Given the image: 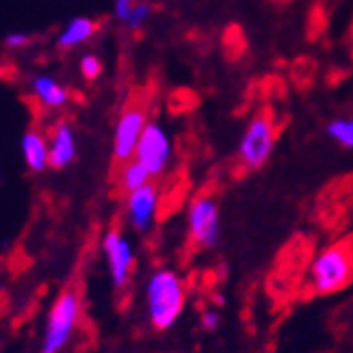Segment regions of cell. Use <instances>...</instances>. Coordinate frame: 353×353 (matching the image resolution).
I'll list each match as a JSON object with an SVG mask.
<instances>
[{
  "mask_svg": "<svg viewBox=\"0 0 353 353\" xmlns=\"http://www.w3.org/2000/svg\"><path fill=\"white\" fill-rule=\"evenodd\" d=\"M79 321H81V299L76 295V290H65V293H61L57 297L48 312V319H46L41 353L63 351L72 341Z\"/></svg>",
  "mask_w": 353,
  "mask_h": 353,
  "instance_id": "4",
  "label": "cell"
},
{
  "mask_svg": "<svg viewBox=\"0 0 353 353\" xmlns=\"http://www.w3.org/2000/svg\"><path fill=\"white\" fill-rule=\"evenodd\" d=\"M96 28H98V24L94 20H89V18H76V20H72L63 28V33H61L59 39H57V46H59V48H63V50H70V48H74V46L87 41L91 35L96 33Z\"/></svg>",
  "mask_w": 353,
  "mask_h": 353,
  "instance_id": "14",
  "label": "cell"
},
{
  "mask_svg": "<svg viewBox=\"0 0 353 353\" xmlns=\"http://www.w3.org/2000/svg\"><path fill=\"white\" fill-rule=\"evenodd\" d=\"M152 182V176L148 174L145 167L139 163V161H128L124 165H119V170H117V184H119V189L124 191V195L137 191V189H141L145 187V184Z\"/></svg>",
  "mask_w": 353,
  "mask_h": 353,
  "instance_id": "13",
  "label": "cell"
},
{
  "mask_svg": "<svg viewBox=\"0 0 353 353\" xmlns=\"http://www.w3.org/2000/svg\"><path fill=\"white\" fill-rule=\"evenodd\" d=\"M48 148H50L52 170H65L68 165H72L76 159V137H74L72 126L65 124V121L57 124L48 139Z\"/></svg>",
  "mask_w": 353,
  "mask_h": 353,
  "instance_id": "10",
  "label": "cell"
},
{
  "mask_svg": "<svg viewBox=\"0 0 353 353\" xmlns=\"http://www.w3.org/2000/svg\"><path fill=\"white\" fill-rule=\"evenodd\" d=\"M219 323H221V316L217 310H212V308L204 310L202 316H199V325H202L204 332H214L219 327Z\"/></svg>",
  "mask_w": 353,
  "mask_h": 353,
  "instance_id": "18",
  "label": "cell"
},
{
  "mask_svg": "<svg viewBox=\"0 0 353 353\" xmlns=\"http://www.w3.org/2000/svg\"><path fill=\"white\" fill-rule=\"evenodd\" d=\"M275 143H278V124H275L271 109L258 111L250 119V124L239 141V165L248 172H256L260 167H265L273 154Z\"/></svg>",
  "mask_w": 353,
  "mask_h": 353,
  "instance_id": "3",
  "label": "cell"
},
{
  "mask_svg": "<svg viewBox=\"0 0 353 353\" xmlns=\"http://www.w3.org/2000/svg\"><path fill=\"white\" fill-rule=\"evenodd\" d=\"M325 132L334 143H339L345 150H353V117L332 119L325 128Z\"/></svg>",
  "mask_w": 353,
  "mask_h": 353,
  "instance_id": "15",
  "label": "cell"
},
{
  "mask_svg": "<svg viewBox=\"0 0 353 353\" xmlns=\"http://www.w3.org/2000/svg\"><path fill=\"white\" fill-rule=\"evenodd\" d=\"M187 230L195 250H212L221 239V210L217 199L197 195L187 208Z\"/></svg>",
  "mask_w": 353,
  "mask_h": 353,
  "instance_id": "5",
  "label": "cell"
},
{
  "mask_svg": "<svg viewBox=\"0 0 353 353\" xmlns=\"http://www.w3.org/2000/svg\"><path fill=\"white\" fill-rule=\"evenodd\" d=\"M148 15H150V5L148 3H139V5H134L132 13H130V18H128V28L132 30H139L143 26V22L148 20Z\"/></svg>",
  "mask_w": 353,
  "mask_h": 353,
  "instance_id": "17",
  "label": "cell"
},
{
  "mask_svg": "<svg viewBox=\"0 0 353 353\" xmlns=\"http://www.w3.org/2000/svg\"><path fill=\"white\" fill-rule=\"evenodd\" d=\"M81 72L87 81H96L102 74V61L96 54H87L81 59Z\"/></svg>",
  "mask_w": 353,
  "mask_h": 353,
  "instance_id": "16",
  "label": "cell"
},
{
  "mask_svg": "<svg viewBox=\"0 0 353 353\" xmlns=\"http://www.w3.org/2000/svg\"><path fill=\"white\" fill-rule=\"evenodd\" d=\"M134 161L145 167L152 180L161 178L167 172L172 163V139L159 121H148L139 145L134 150Z\"/></svg>",
  "mask_w": 353,
  "mask_h": 353,
  "instance_id": "7",
  "label": "cell"
},
{
  "mask_svg": "<svg viewBox=\"0 0 353 353\" xmlns=\"http://www.w3.org/2000/svg\"><path fill=\"white\" fill-rule=\"evenodd\" d=\"M132 9H134L132 0H115V15L121 22H128Z\"/></svg>",
  "mask_w": 353,
  "mask_h": 353,
  "instance_id": "19",
  "label": "cell"
},
{
  "mask_svg": "<svg viewBox=\"0 0 353 353\" xmlns=\"http://www.w3.org/2000/svg\"><path fill=\"white\" fill-rule=\"evenodd\" d=\"M30 89L37 96V100L46 106V109H61L70 100V94L63 85H59L50 76H37L30 83Z\"/></svg>",
  "mask_w": 353,
  "mask_h": 353,
  "instance_id": "12",
  "label": "cell"
},
{
  "mask_svg": "<svg viewBox=\"0 0 353 353\" xmlns=\"http://www.w3.org/2000/svg\"><path fill=\"white\" fill-rule=\"evenodd\" d=\"M161 204V193L154 182L126 195V219L134 232H148L154 225Z\"/></svg>",
  "mask_w": 353,
  "mask_h": 353,
  "instance_id": "9",
  "label": "cell"
},
{
  "mask_svg": "<svg viewBox=\"0 0 353 353\" xmlns=\"http://www.w3.org/2000/svg\"><path fill=\"white\" fill-rule=\"evenodd\" d=\"M22 157L30 172L41 174L46 167H50V148L48 139L39 130H28L22 137Z\"/></svg>",
  "mask_w": 353,
  "mask_h": 353,
  "instance_id": "11",
  "label": "cell"
},
{
  "mask_svg": "<svg viewBox=\"0 0 353 353\" xmlns=\"http://www.w3.org/2000/svg\"><path fill=\"white\" fill-rule=\"evenodd\" d=\"M187 305V282L174 269H157L145 284L148 319L159 332L172 330Z\"/></svg>",
  "mask_w": 353,
  "mask_h": 353,
  "instance_id": "2",
  "label": "cell"
},
{
  "mask_svg": "<svg viewBox=\"0 0 353 353\" xmlns=\"http://www.w3.org/2000/svg\"><path fill=\"white\" fill-rule=\"evenodd\" d=\"M26 43H28V35H24V33H9L5 37L7 48H22V46H26Z\"/></svg>",
  "mask_w": 353,
  "mask_h": 353,
  "instance_id": "20",
  "label": "cell"
},
{
  "mask_svg": "<svg viewBox=\"0 0 353 353\" xmlns=\"http://www.w3.org/2000/svg\"><path fill=\"white\" fill-rule=\"evenodd\" d=\"M102 252L106 258V267L115 288H124L130 282V275L134 271V250L132 243L119 232V230H109L102 239Z\"/></svg>",
  "mask_w": 353,
  "mask_h": 353,
  "instance_id": "8",
  "label": "cell"
},
{
  "mask_svg": "<svg viewBox=\"0 0 353 353\" xmlns=\"http://www.w3.org/2000/svg\"><path fill=\"white\" fill-rule=\"evenodd\" d=\"M349 284H353V236L327 243L308 265V286L314 295H336Z\"/></svg>",
  "mask_w": 353,
  "mask_h": 353,
  "instance_id": "1",
  "label": "cell"
},
{
  "mask_svg": "<svg viewBox=\"0 0 353 353\" xmlns=\"http://www.w3.org/2000/svg\"><path fill=\"white\" fill-rule=\"evenodd\" d=\"M148 126V109L145 104L134 100L130 102L124 111H121L115 132H113V161L119 165H124L134 159V150L139 145L141 134Z\"/></svg>",
  "mask_w": 353,
  "mask_h": 353,
  "instance_id": "6",
  "label": "cell"
}]
</instances>
